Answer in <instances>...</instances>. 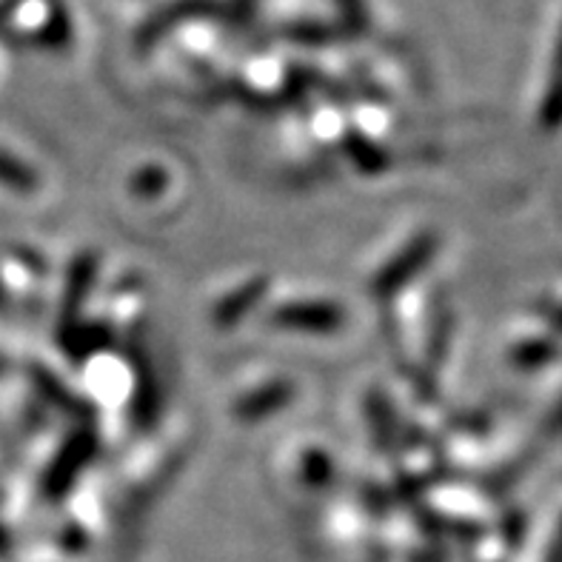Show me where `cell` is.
I'll list each match as a JSON object with an SVG mask.
<instances>
[{"label": "cell", "mask_w": 562, "mask_h": 562, "mask_svg": "<svg viewBox=\"0 0 562 562\" xmlns=\"http://www.w3.org/2000/svg\"><path fill=\"white\" fill-rule=\"evenodd\" d=\"M92 454L94 437L89 435V431H80V435L71 437L64 449H60V454L55 457V463L49 465V471H46V492H49L52 497H60V494L78 480V474L86 469V463L92 460Z\"/></svg>", "instance_id": "1"}, {"label": "cell", "mask_w": 562, "mask_h": 562, "mask_svg": "<svg viewBox=\"0 0 562 562\" xmlns=\"http://www.w3.org/2000/svg\"><path fill=\"white\" fill-rule=\"evenodd\" d=\"M431 255H435V237L426 235L420 240H414L403 255L394 257L392 263L380 271L378 280H374V292L380 297H389L392 292H397L400 285H406L431 260Z\"/></svg>", "instance_id": "2"}, {"label": "cell", "mask_w": 562, "mask_h": 562, "mask_svg": "<svg viewBox=\"0 0 562 562\" xmlns=\"http://www.w3.org/2000/svg\"><path fill=\"white\" fill-rule=\"evenodd\" d=\"M274 323L283 328H300V331H335L340 328L342 314L331 303H289L274 312Z\"/></svg>", "instance_id": "3"}, {"label": "cell", "mask_w": 562, "mask_h": 562, "mask_svg": "<svg viewBox=\"0 0 562 562\" xmlns=\"http://www.w3.org/2000/svg\"><path fill=\"white\" fill-rule=\"evenodd\" d=\"M94 278V257L92 255H80L75 269H71L69 278V289H66V300H64V328L75 321V314H78L80 303L86 297V289L92 283Z\"/></svg>", "instance_id": "4"}, {"label": "cell", "mask_w": 562, "mask_h": 562, "mask_svg": "<svg viewBox=\"0 0 562 562\" xmlns=\"http://www.w3.org/2000/svg\"><path fill=\"white\" fill-rule=\"evenodd\" d=\"M292 400V385L278 383V385H269L266 392H257L251 397H246L237 406V414H240L243 420H260L266 414L278 412L280 406H285Z\"/></svg>", "instance_id": "5"}, {"label": "cell", "mask_w": 562, "mask_h": 562, "mask_svg": "<svg viewBox=\"0 0 562 562\" xmlns=\"http://www.w3.org/2000/svg\"><path fill=\"white\" fill-rule=\"evenodd\" d=\"M542 123H546L549 128L560 126L562 123V37H560V49H557L554 75H551L549 92H546V100H542Z\"/></svg>", "instance_id": "6"}, {"label": "cell", "mask_w": 562, "mask_h": 562, "mask_svg": "<svg viewBox=\"0 0 562 562\" xmlns=\"http://www.w3.org/2000/svg\"><path fill=\"white\" fill-rule=\"evenodd\" d=\"M0 183L12 186L18 192H35L37 189V175L21 160H14L12 155L0 151Z\"/></svg>", "instance_id": "7"}, {"label": "cell", "mask_w": 562, "mask_h": 562, "mask_svg": "<svg viewBox=\"0 0 562 562\" xmlns=\"http://www.w3.org/2000/svg\"><path fill=\"white\" fill-rule=\"evenodd\" d=\"M260 292H263V283H251L249 289H243V292L232 294V297H228L226 303L217 308V321L221 323L240 321L243 314H246V308H251L257 300H260Z\"/></svg>", "instance_id": "8"}, {"label": "cell", "mask_w": 562, "mask_h": 562, "mask_svg": "<svg viewBox=\"0 0 562 562\" xmlns=\"http://www.w3.org/2000/svg\"><path fill=\"white\" fill-rule=\"evenodd\" d=\"M35 378H37V383H41V392L46 394V397H49V400H55L57 406H64V412H78V408H80L78 400L69 397V394H66L64 389H60V383H57V380L52 378V374H43V371H35Z\"/></svg>", "instance_id": "9"}, {"label": "cell", "mask_w": 562, "mask_h": 562, "mask_svg": "<svg viewBox=\"0 0 562 562\" xmlns=\"http://www.w3.org/2000/svg\"><path fill=\"white\" fill-rule=\"evenodd\" d=\"M549 562H562V522H560V531H557V542H554V551H551Z\"/></svg>", "instance_id": "10"}, {"label": "cell", "mask_w": 562, "mask_h": 562, "mask_svg": "<svg viewBox=\"0 0 562 562\" xmlns=\"http://www.w3.org/2000/svg\"><path fill=\"white\" fill-rule=\"evenodd\" d=\"M551 428H554V431H562V403H560V408H557V412H554V420H551Z\"/></svg>", "instance_id": "11"}]
</instances>
